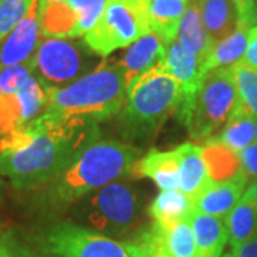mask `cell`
<instances>
[{"label": "cell", "instance_id": "cell-35", "mask_svg": "<svg viewBox=\"0 0 257 257\" xmlns=\"http://www.w3.org/2000/svg\"><path fill=\"white\" fill-rule=\"evenodd\" d=\"M224 257H257V234L246 243L231 248V251Z\"/></svg>", "mask_w": 257, "mask_h": 257}, {"label": "cell", "instance_id": "cell-17", "mask_svg": "<svg viewBox=\"0 0 257 257\" xmlns=\"http://www.w3.org/2000/svg\"><path fill=\"white\" fill-rule=\"evenodd\" d=\"M175 152L180 172L179 190L196 199L211 182L203 159V147L194 143H184L176 147Z\"/></svg>", "mask_w": 257, "mask_h": 257}, {"label": "cell", "instance_id": "cell-5", "mask_svg": "<svg viewBox=\"0 0 257 257\" xmlns=\"http://www.w3.org/2000/svg\"><path fill=\"white\" fill-rule=\"evenodd\" d=\"M239 103L230 67L214 69L203 77L190 106L177 119L193 140H209L226 126Z\"/></svg>", "mask_w": 257, "mask_h": 257}, {"label": "cell", "instance_id": "cell-21", "mask_svg": "<svg viewBox=\"0 0 257 257\" xmlns=\"http://www.w3.org/2000/svg\"><path fill=\"white\" fill-rule=\"evenodd\" d=\"M177 39L183 43L184 46H187L197 55L203 66V63L206 62V59L209 57L210 52L214 47V42L209 36L206 26L203 23L202 13H200L197 0L190 2L184 12Z\"/></svg>", "mask_w": 257, "mask_h": 257}, {"label": "cell", "instance_id": "cell-40", "mask_svg": "<svg viewBox=\"0 0 257 257\" xmlns=\"http://www.w3.org/2000/svg\"><path fill=\"white\" fill-rule=\"evenodd\" d=\"M254 143H257V117H256V132H254Z\"/></svg>", "mask_w": 257, "mask_h": 257}, {"label": "cell", "instance_id": "cell-32", "mask_svg": "<svg viewBox=\"0 0 257 257\" xmlns=\"http://www.w3.org/2000/svg\"><path fill=\"white\" fill-rule=\"evenodd\" d=\"M239 159L241 170L248 182H257V143H251L250 146L243 149L239 153Z\"/></svg>", "mask_w": 257, "mask_h": 257}, {"label": "cell", "instance_id": "cell-13", "mask_svg": "<svg viewBox=\"0 0 257 257\" xmlns=\"http://www.w3.org/2000/svg\"><path fill=\"white\" fill-rule=\"evenodd\" d=\"M166 45L155 32L147 33L146 36L139 39L130 45L119 60L124 74L126 92L135 84L142 74L155 67L156 64L165 62Z\"/></svg>", "mask_w": 257, "mask_h": 257}, {"label": "cell", "instance_id": "cell-24", "mask_svg": "<svg viewBox=\"0 0 257 257\" xmlns=\"http://www.w3.org/2000/svg\"><path fill=\"white\" fill-rule=\"evenodd\" d=\"M247 28H239L234 33L216 43L209 57L202 66V76L214 70V69H223V67H231L244 57V52L247 47L248 39Z\"/></svg>", "mask_w": 257, "mask_h": 257}, {"label": "cell", "instance_id": "cell-7", "mask_svg": "<svg viewBox=\"0 0 257 257\" xmlns=\"http://www.w3.org/2000/svg\"><path fill=\"white\" fill-rule=\"evenodd\" d=\"M136 190L127 183H110L94 192L83 204V216L93 229L104 236H121L139 217Z\"/></svg>", "mask_w": 257, "mask_h": 257}, {"label": "cell", "instance_id": "cell-19", "mask_svg": "<svg viewBox=\"0 0 257 257\" xmlns=\"http://www.w3.org/2000/svg\"><path fill=\"white\" fill-rule=\"evenodd\" d=\"M197 3L203 23L214 45L241 28L240 10L233 0H197Z\"/></svg>", "mask_w": 257, "mask_h": 257}, {"label": "cell", "instance_id": "cell-16", "mask_svg": "<svg viewBox=\"0 0 257 257\" xmlns=\"http://www.w3.org/2000/svg\"><path fill=\"white\" fill-rule=\"evenodd\" d=\"M133 175L138 177H149L162 190L180 189V172L175 150L157 152L152 150L132 167Z\"/></svg>", "mask_w": 257, "mask_h": 257}, {"label": "cell", "instance_id": "cell-10", "mask_svg": "<svg viewBox=\"0 0 257 257\" xmlns=\"http://www.w3.org/2000/svg\"><path fill=\"white\" fill-rule=\"evenodd\" d=\"M165 69L175 77L183 87V101L176 113V116H182L190 106L193 96L199 89L203 80L202 62L197 55L187 46L176 39L172 45L166 49Z\"/></svg>", "mask_w": 257, "mask_h": 257}, {"label": "cell", "instance_id": "cell-25", "mask_svg": "<svg viewBox=\"0 0 257 257\" xmlns=\"http://www.w3.org/2000/svg\"><path fill=\"white\" fill-rule=\"evenodd\" d=\"M254 132H256V116L243 109L237 103L234 113L231 114L226 126L221 128L219 138L216 139L224 146L229 147L230 150L239 155L243 149L254 143Z\"/></svg>", "mask_w": 257, "mask_h": 257}, {"label": "cell", "instance_id": "cell-28", "mask_svg": "<svg viewBox=\"0 0 257 257\" xmlns=\"http://www.w3.org/2000/svg\"><path fill=\"white\" fill-rule=\"evenodd\" d=\"M35 0H0V43L25 19Z\"/></svg>", "mask_w": 257, "mask_h": 257}, {"label": "cell", "instance_id": "cell-3", "mask_svg": "<svg viewBox=\"0 0 257 257\" xmlns=\"http://www.w3.org/2000/svg\"><path fill=\"white\" fill-rule=\"evenodd\" d=\"M139 156L140 150L117 140L94 142L67 169L52 179L49 196L55 203L84 199L127 175Z\"/></svg>", "mask_w": 257, "mask_h": 257}, {"label": "cell", "instance_id": "cell-41", "mask_svg": "<svg viewBox=\"0 0 257 257\" xmlns=\"http://www.w3.org/2000/svg\"><path fill=\"white\" fill-rule=\"evenodd\" d=\"M23 257H36V256H30V254H23Z\"/></svg>", "mask_w": 257, "mask_h": 257}, {"label": "cell", "instance_id": "cell-34", "mask_svg": "<svg viewBox=\"0 0 257 257\" xmlns=\"http://www.w3.org/2000/svg\"><path fill=\"white\" fill-rule=\"evenodd\" d=\"M243 60L257 70V26L251 28L248 30V39H247V47L244 52Z\"/></svg>", "mask_w": 257, "mask_h": 257}, {"label": "cell", "instance_id": "cell-30", "mask_svg": "<svg viewBox=\"0 0 257 257\" xmlns=\"http://www.w3.org/2000/svg\"><path fill=\"white\" fill-rule=\"evenodd\" d=\"M67 2L79 16L80 35L86 36V33L92 30L101 16L106 0H67Z\"/></svg>", "mask_w": 257, "mask_h": 257}, {"label": "cell", "instance_id": "cell-2", "mask_svg": "<svg viewBox=\"0 0 257 257\" xmlns=\"http://www.w3.org/2000/svg\"><path fill=\"white\" fill-rule=\"evenodd\" d=\"M46 93L45 114L57 119H86L96 123L117 114L127 100L124 74L119 60L101 62L90 73L64 87L46 86Z\"/></svg>", "mask_w": 257, "mask_h": 257}, {"label": "cell", "instance_id": "cell-37", "mask_svg": "<svg viewBox=\"0 0 257 257\" xmlns=\"http://www.w3.org/2000/svg\"><path fill=\"white\" fill-rule=\"evenodd\" d=\"M241 199L253 203L257 207V182H253V183L248 186L247 189H246V192L243 193V197Z\"/></svg>", "mask_w": 257, "mask_h": 257}, {"label": "cell", "instance_id": "cell-1", "mask_svg": "<svg viewBox=\"0 0 257 257\" xmlns=\"http://www.w3.org/2000/svg\"><path fill=\"white\" fill-rule=\"evenodd\" d=\"M96 121L39 116L0 139V176L18 190L55 179L97 142Z\"/></svg>", "mask_w": 257, "mask_h": 257}, {"label": "cell", "instance_id": "cell-4", "mask_svg": "<svg viewBox=\"0 0 257 257\" xmlns=\"http://www.w3.org/2000/svg\"><path fill=\"white\" fill-rule=\"evenodd\" d=\"M182 101V84L166 70L163 62L156 64L128 89L120 116L123 136L140 142L152 139L170 114L177 113Z\"/></svg>", "mask_w": 257, "mask_h": 257}, {"label": "cell", "instance_id": "cell-42", "mask_svg": "<svg viewBox=\"0 0 257 257\" xmlns=\"http://www.w3.org/2000/svg\"><path fill=\"white\" fill-rule=\"evenodd\" d=\"M256 25H257V13H256Z\"/></svg>", "mask_w": 257, "mask_h": 257}, {"label": "cell", "instance_id": "cell-6", "mask_svg": "<svg viewBox=\"0 0 257 257\" xmlns=\"http://www.w3.org/2000/svg\"><path fill=\"white\" fill-rule=\"evenodd\" d=\"M152 0H106L97 23L84 36V45L100 57L128 47L152 32Z\"/></svg>", "mask_w": 257, "mask_h": 257}, {"label": "cell", "instance_id": "cell-38", "mask_svg": "<svg viewBox=\"0 0 257 257\" xmlns=\"http://www.w3.org/2000/svg\"><path fill=\"white\" fill-rule=\"evenodd\" d=\"M55 2H62V0H39V5H47V3H55Z\"/></svg>", "mask_w": 257, "mask_h": 257}, {"label": "cell", "instance_id": "cell-8", "mask_svg": "<svg viewBox=\"0 0 257 257\" xmlns=\"http://www.w3.org/2000/svg\"><path fill=\"white\" fill-rule=\"evenodd\" d=\"M39 244L45 257H130L123 243L70 221L47 227Z\"/></svg>", "mask_w": 257, "mask_h": 257}, {"label": "cell", "instance_id": "cell-14", "mask_svg": "<svg viewBox=\"0 0 257 257\" xmlns=\"http://www.w3.org/2000/svg\"><path fill=\"white\" fill-rule=\"evenodd\" d=\"M247 183V177L243 172L226 182H210L194 199V209L219 219H226L243 197Z\"/></svg>", "mask_w": 257, "mask_h": 257}, {"label": "cell", "instance_id": "cell-33", "mask_svg": "<svg viewBox=\"0 0 257 257\" xmlns=\"http://www.w3.org/2000/svg\"><path fill=\"white\" fill-rule=\"evenodd\" d=\"M240 10V26L251 29L256 25V6L254 0H233Z\"/></svg>", "mask_w": 257, "mask_h": 257}, {"label": "cell", "instance_id": "cell-18", "mask_svg": "<svg viewBox=\"0 0 257 257\" xmlns=\"http://www.w3.org/2000/svg\"><path fill=\"white\" fill-rule=\"evenodd\" d=\"M189 221L194 233L199 257H221L223 250L229 243L224 219H219L194 209Z\"/></svg>", "mask_w": 257, "mask_h": 257}, {"label": "cell", "instance_id": "cell-11", "mask_svg": "<svg viewBox=\"0 0 257 257\" xmlns=\"http://www.w3.org/2000/svg\"><path fill=\"white\" fill-rule=\"evenodd\" d=\"M40 37L39 5L33 2L25 19L0 43V70L28 62L36 52Z\"/></svg>", "mask_w": 257, "mask_h": 257}, {"label": "cell", "instance_id": "cell-9", "mask_svg": "<svg viewBox=\"0 0 257 257\" xmlns=\"http://www.w3.org/2000/svg\"><path fill=\"white\" fill-rule=\"evenodd\" d=\"M32 62L33 74L50 87L73 83L89 67L87 55L82 47L63 39H45L39 42Z\"/></svg>", "mask_w": 257, "mask_h": 257}, {"label": "cell", "instance_id": "cell-39", "mask_svg": "<svg viewBox=\"0 0 257 257\" xmlns=\"http://www.w3.org/2000/svg\"><path fill=\"white\" fill-rule=\"evenodd\" d=\"M3 197V180H2V176H0V200Z\"/></svg>", "mask_w": 257, "mask_h": 257}, {"label": "cell", "instance_id": "cell-43", "mask_svg": "<svg viewBox=\"0 0 257 257\" xmlns=\"http://www.w3.org/2000/svg\"><path fill=\"white\" fill-rule=\"evenodd\" d=\"M20 257H23V253H22V256H20Z\"/></svg>", "mask_w": 257, "mask_h": 257}, {"label": "cell", "instance_id": "cell-15", "mask_svg": "<svg viewBox=\"0 0 257 257\" xmlns=\"http://www.w3.org/2000/svg\"><path fill=\"white\" fill-rule=\"evenodd\" d=\"M39 20H40V35L46 39L82 37L79 16L67 0L39 5Z\"/></svg>", "mask_w": 257, "mask_h": 257}, {"label": "cell", "instance_id": "cell-12", "mask_svg": "<svg viewBox=\"0 0 257 257\" xmlns=\"http://www.w3.org/2000/svg\"><path fill=\"white\" fill-rule=\"evenodd\" d=\"M139 236L149 240L169 256L199 257V250L189 219L169 224L153 221Z\"/></svg>", "mask_w": 257, "mask_h": 257}, {"label": "cell", "instance_id": "cell-29", "mask_svg": "<svg viewBox=\"0 0 257 257\" xmlns=\"http://www.w3.org/2000/svg\"><path fill=\"white\" fill-rule=\"evenodd\" d=\"M33 57V56H32ZM33 76V62L15 64L0 70V93L3 94H15L18 93L23 84Z\"/></svg>", "mask_w": 257, "mask_h": 257}, {"label": "cell", "instance_id": "cell-27", "mask_svg": "<svg viewBox=\"0 0 257 257\" xmlns=\"http://www.w3.org/2000/svg\"><path fill=\"white\" fill-rule=\"evenodd\" d=\"M237 89L239 104L257 117V70L243 59L230 67Z\"/></svg>", "mask_w": 257, "mask_h": 257}, {"label": "cell", "instance_id": "cell-36", "mask_svg": "<svg viewBox=\"0 0 257 257\" xmlns=\"http://www.w3.org/2000/svg\"><path fill=\"white\" fill-rule=\"evenodd\" d=\"M22 253L15 248L12 240L0 231V257H20Z\"/></svg>", "mask_w": 257, "mask_h": 257}, {"label": "cell", "instance_id": "cell-31", "mask_svg": "<svg viewBox=\"0 0 257 257\" xmlns=\"http://www.w3.org/2000/svg\"><path fill=\"white\" fill-rule=\"evenodd\" d=\"M124 246L127 248L130 257H172L163 253L160 248L156 247L149 240L143 239L142 236H139L136 241L124 243Z\"/></svg>", "mask_w": 257, "mask_h": 257}, {"label": "cell", "instance_id": "cell-26", "mask_svg": "<svg viewBox=\"0 0 257 257\" xmlns=\"http://www.w3.org/2000/svg\"><path fill=\"white\" fill-rule=\"evenodd\" d=\"M224 221L230 246L237 247L257 234V207L253 203L240 199Z\"/></svg>", "mask_w": 257, "mask_h": 257}, {"label": "cell", "instance_id": "cell-20", "mask_svg": "<svg viewBox=\"0 0 257 257\" xmlns=\"http://www.w3.org/2000/svg\"><path fill=\"white\" fill-rule=\"evenodd\" d=\"M189 0H152L149 18L150 29L163 40L166 46L177 39L180 23Z\"/></svg>", "mask_w": 257, "mask_h": 257}, {"label": "cell", "instance_id": "cell-23", "mask_svg": "<svg viewBox=\"0 0 257 257\" xmlns=\"http://www.w3.org/2000/svg\"><path fill=\"white\" fill-rule=\"evenodd\" d=\"M194 211V199L182 190H163L149 207V214L156 223H176L187 220Z\"/></svg>", "mask_w": 257, "mask_h": 257}, {"label": "cell", "instance_id": "cell-22", "mask_svg": "<svg viewBox=\"0 0 257 257\" xmlns=\"http://www.w3.org/2000/svg\"><path fill=\"white\" fill-rule=\"evenodd\" d=\"M202 147L203 159L211 182H226L243 172L239 155L216 138L206 140Z\"/></svg>", "mask_w": 257, "mask_h": 257}]
</instances>
